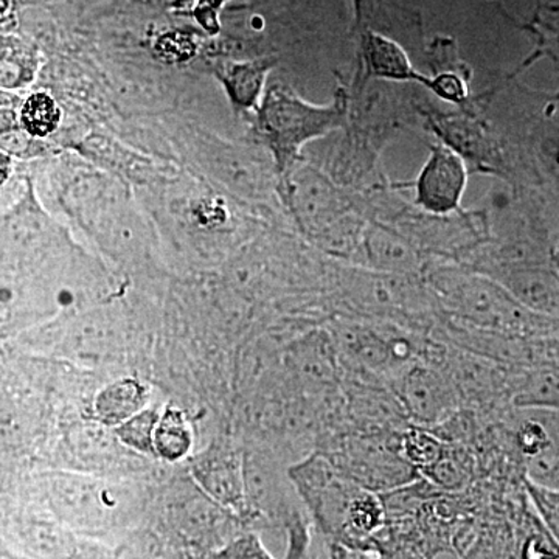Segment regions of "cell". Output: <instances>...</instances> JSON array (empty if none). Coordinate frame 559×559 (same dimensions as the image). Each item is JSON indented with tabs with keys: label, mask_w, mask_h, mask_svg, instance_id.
<instances>
[{
	"label": "cell",
	"mask_w": 559,
	"mask_h": 559,
	"mask_svg": "<svg viewBox=\"0 0 559 559\" xmlns=\"http://www.w3.org/2000/svg\"><path fill=\"white\" fill-rule=\"evenodd\" d=\"M138 392L132 388V384H120L119 388L103 393V409H106L103 412H106L109 417H114L117 407H119L120 417H124V415L130 414V411L127 409H134L135 404H138Z\"/></svg>",
	"instance_id": "obj_10"
},
{
	"label": "cell",
	"mask_w": 559,
	"mask_h": 559,
	"mask_svg": "<svg viewBox=\"0 0 559 559\" xmlns=\"http://www.w3.org/2000/svg\"><path fill=\"white\" fill-rule=\"evenodd\" d=\"M347 119L348 95L344 90L336 92L331 105L314 106L285 84H274L260 106L257 127L274 156L278 175L286 178L308 142L341 130Z\"/></svg>",
	"instance_id": "obj_1"
},
{
	"label": "cell",
	"mask_w": 559,
	"mask_h": 559,
	"mask_svg": "<svg viewBox=\"0 0 559 559\" xmlns=\"http://www.w3.org/2000/svg\"><path fill=\"white\" fill-rule=\"evenodd\" d=\"M518 409L559 411V362L539 364L510 382Z\"/></svg>",
	"instance_id": "obj_5"
},
{
	"label": "cell",
	"mask_w": 559,
	"mask_h": 559,
	"mask_svg": "<svg viewBox=\"0 0 559 559\" xmlns=\"http://www.w3.org/2000/svg\"><path fill=\"white\" fill-rule=\"evenodd\" d=\"M22 123L32 135L44 138L60 123V110L49 95H32L22 108Z\"/></svg>",
	"instance_id": "obj_8"
},
{
	"label": "cell",
	"mask_w": 559,
	"mask_h": 559,
	"mask_svg": "<svg viewBox=\"0 0 559 559\" xmlns=\"http://www.w3.org/2000/svg\"><path fill=\"white\" fill-rule=\"evenodd\" d=\"M353 11H355L356 31H362L369 25L371 13L378 0H352Z\"/></svg>",
	"instance_id": "obj_11"
},
{
	"label": "cell",
	"mask_w": 559,
	"mask_h": 559,
	"mask_svg": "<svg viewBox=\"0 0 559 559\" xmlns=\"http://www.w3.org/2000/svg\"><path fill=\"white\" fill-rule=\"evenodd\" d=\"M331 558L333 559H371L367 551L352 549V547L344 546V544H334L331 550Z\"/></svg>",
	"instance_id": "obj_12"
},
{
	"label": "cell",
	"mask_w": 559,
	"mask_h": 559,
	"mask_svg": "<svg viewBox=\"0 0 559 559\" xmlns=\"http://www.w3.org/2000/svg\"><path fill=\"white\" fill-rule=\"evenodd\" d=\"M359 61L366 79L393 81V83H418L437 94V76L423 75L412 64L409 55L395 39L373 31H359Z\"/></svg>",
	"instance_id": "obj_4"
},
{
	"label": "cell",
	"mask_w": 559,
	"mask_h": 559,
	"mask_svg": "<svg viewBox=\"0 0 559 559\" xmlns=\"http://www.w3.org/2000/svg\"><path fill=\"white\" fill-rule=\"evenodd\" d=\"M466 179L465 160L457 151L448 143H436L415 182L417 204L437 215L454 212L465 193Z\"/></svg>",
	"instance_id": "obj_3"
},
{
	"label": "cell",
	"mask_w": 559,
	"mask_h": 559,
	"mask_svg": "<svg viewBox=\"0 0 559 559\" xmlns=\"http://www.w3.org/2000/svg\"><path fill=\"white\" fill-rule=\"evenodd\" d=\"M274 66V60L216 62L213 73L226 87L235 112H240L255 106L267 72Z\"/></svg>",
	"instance_id": "obj_6"
},
{
	"label": "cell",
	"mask_w": 559,
	"mask_h": 559,
	"mask_svg": "<svg viewBox=\"0 0 559 559\" xmlns=\"http://www.w3.org/2000/svg\"><path fill=\"white\" fill-rule=\"evenodd\" d=\"M393 385L404 409L419 425H436L457 407V385L428 360H412L395 374Z\"/></svg>",
	"instance_id": "obj_2"
},
{
	"label": "cell",
	"mask_w": 559,
	"mask_h": 559,
	"mask_svg": "<svg viewBox=\"0 0 559 559\" xmlns=\"http://www.w3.org/2000/svg\"><path fill=\"white\" fill-rule=\"evenodd\" d=\"M400 451L409 465L417 466L423 473H426L443 457L447 450L437 437L430 436L421 429H412L404 433Z\"/></svg>",
	"instance_id": "obj_7"
},
{
	"label": "cell",
	"mask_w": 559,
	"mask_h": 559,
	"mask_svg": "<svg viewBox=\"0 0 559 559\" xmlns=\"http://www.w3.org/2000/svg\"><path fill=\"white\" fill-rule=\"evenodd\" d=\"M178 417L168 415L165 417V421L162 423L159 432H157V444L159 450L165 455H179L187 450V443H189V436L187 430L180 425Z\"/></svg>",
	"instance_id": "obj_9"
}]
</instances>
